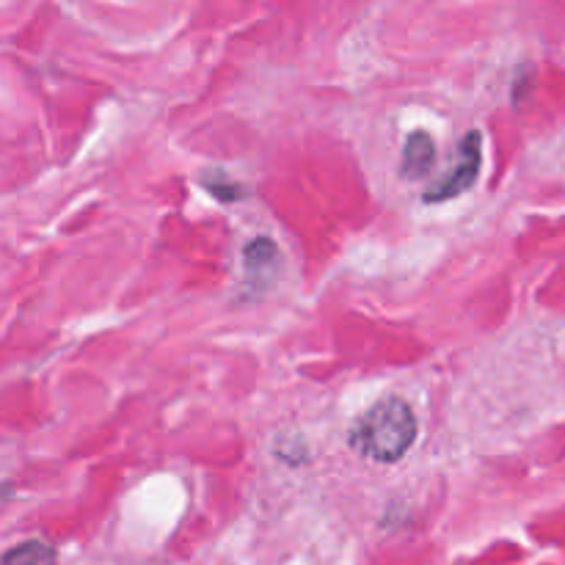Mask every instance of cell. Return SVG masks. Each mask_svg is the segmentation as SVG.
Instances as JSON below:
<instances>
[{"label":"cell","mask_w":565,"mask_h":565,"mask_svg":"<svg viewBox=\"0 0 565 565\" xmlns=\"http://www.w3.org/2000/svg\"><path fill=\"white\" fill-rule=\"evenodd\" d=\"M434 138H430L428 132H412L406 141V149H403V174H406L408 180L428 174L430 166H434Z\"/></svg>","instance_id":"obj_3"},{"label":"cell","mask_w":565,"mask_h":565,"mask_svg":"<svg viewBox=\"0 0 565 565\" xmlns=\"http://www.w3.org/2000/svg\"><path fill=\"white\" fill-rule=\"evenodd\" d=\"M414 439H417V419H414L408 403L397 401V397L375 403L353 423L351 434H348V441L359 456L381 463L401 461Z\"/></svg>","instance_id":"obj_1"},{"label":"cell","mask_w":565,"mask_h":565,"mask_svg":"<svg viewBox=\"0 0 565 565\" xmlns=\"http://www.w3.org/2000/svg\"><path fill=\"white\" fill-rule=\"evenodd\" d=\"M480 132H469L461 143H458V163L450 174L445 177L441 182H436L434 188H428L425 193V202L436 204V202H450V199L461 196L467 193L469 188L475 185L480 174V163H483V149H480Z\"/></svg>","instance_id":"obj_2"},{"label":"cell","mask_w":565,"mask_h":565,"mask_svg":"<svg viewBox=\"0 0 565 565\" xmlns=\"http://www.w3.org/2000/svg\"><path fill=\"white\" fill-rule=\"evenodd\" d=\"M3 565H55V550L44 541H25L6 552Z\"/></svg>","instance_id":"obj_4"}]
</instances>
